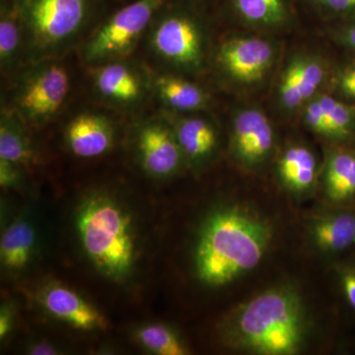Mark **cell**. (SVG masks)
Instances as JSON below:
<instances>
[{
    "instance_id": "cell-15",
    "label": "cell",
    "mask_w": 355,
    "mask_h": 355,
    "mask_svg": "<svg viewBox=\"0 0 355 355\" xmlns=\"http://www.w3.org/2000/svg\"><path fill=\"white\" fill-rule=\"evenodd\" d=\"M272 168L280 188L292 197L306 198L319 190L322 157L304 140L280 144Z\"/></svg>"
},
{
    "instance_id": "cell-13",
    "label": "cell",
    "mask_w": 355,
    "mask_h": 355,
    "mask_svg": "<svg viewBox=\"0 0 355 355\" xmlns=\"http://www.w3.org/2000/svg\"><path fill=\"white\" fill-rule=\"evenodd\" d=\"M311 247L331 263L355 252V207L326 205L305 219Z\"/></svg>"
},
{
    "instance_id": "cell-19",
    "label": "cell",
    "mask_w": 355,
    "mask_h": 355,
    "mask_svg": "<svg viewBox=\"0 0 355 355\" xmlns=\"http://www.w3.org/2000/svg\"><path fill=\"white\" fill-rule=\"evenodd\" d=\"M64 137L70 153L77 157H99L113 146L116 128L106 114L83 112L65 125Z\"/></svg>"
},
{
    "instance_id": "cell-5",
    "label": "cell",
    "mask_w": 355,
    "mask_h": 355,
    "mask_svg": "<svg viewBox=\"0 0 355 355\" xmlns=\"http://www.w3.org/2000/svg\"><path fill=\"white\" fill-rule=\"evenodd\" d=\"M147 32L151 51L172 72L195 78L209 71L216 42L202 6L167 0Z\"/></svg>"
},
{
    "instance_id": "cell-22",
    "label": "cell",
    "mask_w": 355,
    "mask_h": 355,
    "mask_svg": "<svg viewBox=\"0 0 355 355\" xmlns=\"http://www.w3.org/2000/svg\"><path fill=\"white\" fill-rule=\"evenodd\" d=\"M25 65V29L17 0L0 3V67L12 76Z\"/></svg>"
},
{
    "instance_id": "cell-33",
    "label": "cell",
    "mask_w": 355,
    "mask_h": 355,
    "mask_svg": "<svg viewBox=\"0 0 355 355\" xmlns=\"http://www.w3.org/2000/svg\"><path fill=\"white\" fill-rule=\"evenodd\" d=\"M189 1L193 2V3L202 6L203 3H205V2L211 1V0H189Z\"/></svg>"
},
{
    "instance_id": "cell-3",
    "label": "cell",
    "mask_w": 355,
    "mask_h": 355,
    "mask_svg": "<svg viewBox=\"0 0 355 355\" xmlns=\"http://www.w3.org/2000/svg\"><path fill=\"white\" fill-rule=\"evenodd\" d=\"M286 39L234 29L214 43L209 70L237 100L268 95L286 51Z\"/></svg>"
},
{
    "instance_id": "cell-23",
    "label": "cell",
    "mask_w": 355,
    "mask_h": 355,
    "mask_svg": "<svg viewBox=\"0 0 355 355\" xmlns=\"http://www.w3.org/2000/svg\"><path fill=\"white\" fill-rule=\"evenodd\" d=\"M26 123L8 107L0 116V160L29 166L37 159L36 151L26 130Z\"/></svg>"
},
{
    "instance_id": "cell-1",
    "label": "cell",
    "mask_w": 355,
    "mask_h": 355,
    "mask_svg": "<svg viewBox=\"0 0 355 355\" xmlns=\"http://www.w3.org/2000/svg\"><path fill=\"white\" fill-rule=\"evenodd\" d=\"M219 331L222 343L241 354L294 355L309 345L313 321L302 292L284 282L235 307Z\"/></svg>"
},
{
    "instance_id": "cell-7",
    "label": "cell",
    "mask_w": 355,
    "mask_h": 355,
    "mask_svg": "<svg viewBox=\"0 0 355 355\" xmlns=\"http://www.w3.org/2000/svg\"><path fill=\"white\" fill-rule=\"evenodd\" d=\"M25 29V64L58 60L88 24L95 0H17Z\"/></svg>"
},
{
    "instance_id": "cell-17",
    "label": "cell",
    "mask_w": 355,
    "mask_h": 355,
    "mask_svg": "<svg viewBox=\"0 0 355 355\" xmlns=\"http://www.w3.org/2000/svg\"><path fill=\"white\" fill-rule=\"evenodd\" d=\"M90 74L98 96L120 108L137 106L151 89L150 77L127 58L93 65Z\"/></svg>"
},
{
    "instance_id": "cell-10",
    "label": "cell",
    "mask_w": 355,
    "mask_h": 355,
    "mask_svg": "<svg viewBox=\"0 0 355 355\" xmlns=\"http://www.w3.org/2000/svg\"><path fill=\"white\" fill-rule=\"evenodd\" d=\"M167 0H135L105 20L83 46L85 64L125 60L148 31L156 13Z\"/></svg>"
},
{
    "instance_id": "cell-4",
    "label": "cell",
    "mask_w": 355,
    "mask_h": 355,
    "mask_svg": "<svg viewBox=\"0 0 355 355\" xmlns=\"http://www.w3.org/2000/svg\"><path fill=\"white\" fill-rule=\"evenodd\" d=\"M76 228L84 253L104 277L123 282L137 260L132 217L112 196L94 191L79 205Z\"/></svg>"
},
{
    "instance_id": "cell-16",
    "label": "cell",
    "mask_w": 355,
    "mask_h": 355,
    "mask_svg": "<svg viewBox=\"0 0 355 355\" xmlns=\"http://www.w3.org/2000/svg\"><path fill=\"white\" fill-rule=\"evenodd\" d=\"M171 125L186 164L202 170L216 157L220 146V128L210 111L179 114L162 110L160 113Z\"/></svg>"
},
{
    "instance_id": "cell-28",
    "label": "cell",
    "mask_w": 355,
    "mask_h": 355,
    "mask_svg": "<svg viewBox=\"0 0 355 355\" xmlns=\"http://www.w3.org/2000/svg\"><path fill=\"white\" fill-rule=\"evenodd\" d=\"M324 26L355 19V0H301Z\"/></svg>"
},
{
    "instance_id": "cell-8",
    "label": "cell",
    "mask_w": 355,
    "mask_h": 355,
    "mask_svg": "<svg viewBox=\"0 0 355 355\" xmlns=\"http://www.w3.org/2000/svg\"><path fill=\"white\" fill-rule=\"evenodd\" d=\"M277 121L259 100H237L228 120V153L241 171L259 174L272 167L280 142Z\"/></svg>"
},
{
    "instance_id": "cell-30",
    "label": "cell",
    "mask_w": 355,
    "mask_h": 355,
    "mask_svg": "<svg viewBox=\"0 0 355 355\" xmlns=\"http://www.w3.org/2000/svg\"><path fill=\"white\" fill-rule=\"evenodd\" d=\"M22 166L0 160V184L2 188H16L23 181Z\"/></svg>"
},
{
    "instance_id": "cell-21",
    "label": "cell",
    "mask_w": 355,
    "mask_h": 355,
    "mask_svg": "<svg viewBox=\"0 0 355 355\" xmlns=\"http://www.w3.org/2000/svg\"><path fill=\"white\" fill-rule=\"evenodd\" d=\"M39 300L51 316L74 329L95 331L107 327L101 313L69 287L50 284L41 291Z\"/></svg>"
},
{
    "instance_id": "cell-26",
    "label": "cell",
    "mask_w": 355,
    "mask_h": 355,
    "mask_svg": "<svg viewBox=\"0 0 355 355\" xmlns=\"http://www.w3.org/2000/svg\"><path fill=\"white\" fill-rule=\"evenodd\" d=\"M326 91L355 106V55L338 51L334 55Z\"/></svg>"
},
{
    "instance_id": "cell-2",
    "label": "cell",
    "mask_w": 355,
    "mask_h": 355,
    "mask_svg": "<svg viewBox=\"0 0 355 355\" xmlns=\"http://www.w3.org/2000/svg\"><path fill=\"white\" fill-rule=\"evenodd\" d=\"M273 237L272 222L257 210L239 203L217 207L198 231L193 256L198 279L211 288L233 284L261 265Z\"/></svg>"
},
{
    "instance_id": "cell-27",
    "label": "cell",
    "mask_w": 355,
    "mask_h": 355,
    "mask_svg": "<svg viewBox=\"0 0 355 355\" xmlns=\"http://www.w3.org/2000/svg\"><path fill=\"white\" fill-rule=\"evenodd\" d=\"M331 265L336 289L343 308L355 320V252Z\"/></svg>"
},
{
    "instance_id": "cell-32",
    "label": "cell",
    "mask_w": 355,
    "mask_h": 355,
    "mask_svg": "<svg viewBox=\"0 0 355 355\" xmlns=\"http://www.w3.org/2000/svg\"><path fill=\"white\" fill-rule=\"evenodd\" d=\"M30 354L35 355H53L58 354V350L49 343H39L33 345L29 349Z\"/></svg>"
},
{
    "instance_id": "cell-14",
    "label": "cell",
    "mask_w": 355,
    "mask_h": 355,
    "mask_svg": "<svg viewBox=\"0 0 355 355\" xmlns=\"http://www.w3.org/2000/svg\"><path fill=\"white\" fill-rule=\"evenodd\" d=\"M297 121L323 146H355V106L328 91L308 103Z\"/></svg>"
},
{
    "instance_id": "cell-31",
    "label": "cell",
    "mask_w": 355,
    "mask_h": 355,
    "mask_svg": "<svg viewBox=\"0 0 355 355\" xmlns=\"http://www.w3.org/2000/svg\"><path fill=\"white\" fill-rule=\"evenodd\" d=\"M13 327V312L8 306H2L0 313V338L3 340L10 334Z\"/></svg>"
},
{
    "instance_id": "cell-12",
    "label": "cell",
    "mask_w": 355,
    "mask_h": 355,
    "mask_svg": "<svg viewBox=\"0 0 355 355\" xmlns=\"http://www.w3.org/2000/svg\"><path fill=\"white\" fill-rule=\"evenodd\" d=\"M133 144L141 167L150 176H174L186 164L171 125L162 114L140 121L135 128Z\"/></svg>"
},
{
    "instance_id": "cell-11",
    "label": "cell",
    "mask_w": 355,
    "mask_h": 355,
    "mask_svg": "<svg viewBox=\"0 0 355 355\" xmlns=\"http://www.w3.org/2000/svg\"><path fill=\"white\" fill-rule=\"evenodd\" d=\"M236 29L286 39L297 31L301 0H222Z\"/></svg>"
},
{
    "instance_id": "cell-18",
    "label": "cell",
    "mask_w": 355,
    "mask_h": 355,
    "mask_svg": "<svg viewBox=\"0 0 355 355\" xmlns=\"http://www.w3.org/2000/svg\"><path fill=\"white\" fill-rule=\"evenodd\" d=\"M319 190L326 205L355 207V146H323Z\"/></svg>"
},
{
    "instance_id": "cell-20",
    "label": "cell",
    "mask_w": 355,
    "mask_h": 355,
    "mask_svg": "<svg viewBox=\"0 0 355 355\" xmlns=\"http://www.w3.org/2000/svg\"><path fill=\"white\" fill-rule=\"evenodd\" d=\"M151 89L167 111L179 114L210 111L214 98L209 89L191 77L169 72L150 77Z\"/></svg>"
},
{
    "instance_id": "cell-24",
    "label": "cell",
    "mask_w": 355,
    "mask_h": 355,
    "mask_svg": "<svg viewBox=\"0 0 355 355\" xmlns=\"http://www.w3.org/2000/svg\"><path fill=\"white\" fill-rule=\"evenodd\" d=\"M36 231L29 219L19 217L4 231L0 245L1 263L6 270L18 272L29 265L36 250Z\"/></svg>"
},
{
    "instance_id": "cell-6",
    "label": "cell",
    "mask_w": 355,
    "mask_h": 355,
    "mask_svg": "<svg viewBox=\"0 0 355 355\" xmlns=\"http://www.w3.org/2000/svg\"><path fill=\"white\" fill-rule=\"evenodd\" d=\"M333 58L328 49L313 42L286 44L266 95V108L277 123L297 121L308 103L326 90Z\"/></svg>"
},
{
    "instance_id": "cell-25",
    "label": "cell",
    "mask_w": 355,
    "mask_h": 355,
    "mask_svg": "<svg viewBox=\"0 0 355 355\" xmlns=\"http://www.w3.org/2000/svg\"><path fill=\"white\" fill-rule=\"evenodd\" d=\"M139 343L144 349L158 355L190 354L188 345L176 331L165 324H153L142 327L137 333Z\"/></svg>"
},
{
    "instance_id": "cell-9",
    "label": "cell",
    "mask_w": 355,
    "mask_h": 355,
    "mask_svg": "<svg viewBox=\"0 0 355 355\" xmlns=\"http://www.w3.org/2000/svg\"><path fill=\"white\" fill-rule=\"evenodd\" d=\"M69 91V70L58 60L31 62L16 73L8 108L26 125L43 127L60 113Z\"/></svg>"
},
{
    "instance_id": "cell-29",
    "label": "cell",
    "mask_w": 355,
    "mask_h": 355,
    "mask_svg": "<svg viewBox=\"0 0 355 355\" xmlns=\"http://www.w3.org/2000/svg\"><path fill=\"white\" fill-rule=\"evenodd\" d=\"M324 36L336 50L355 55V19L324 26Z\"/></svg>"
}]
</instances>
